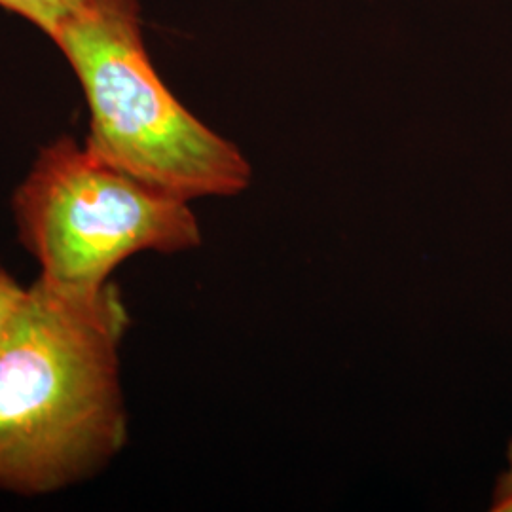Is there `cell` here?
Wrapping results in <instances>:
<instances>
[{
	"instance_id": "cell-3",
	"label": "cell",
	"mask_w": 512,
	"mask_h": 512,
	"mask_svg": "<svg viewBox=\"0 0 512 512\" xmlns=\"http://www.w3.org/2000/svg\"><path fill=\"white\" fill-rule=\"evenodd\" d=\"M12 209L38 279L65 291L103 289L129 256L202 245L190 202L137 181L67 135L40 150Z\"/></svg>"
},
{
	"instance_id": "cell-1",
	"label": "cell",
	"mask_w": 512,
	"mask_h": 512,
	"mask_svg": "<svg viewBox=\"0 0 512 512\" xmlns=\"http://www.w3.org/2000/svg\"><path fill=\"white\" fill-rule=\"evenodd\" d=\"M114 283L65 291L37 279L0 334V490L52 494L97 475L128 440Z\"/></svg>"
},
{
	"instance_id": "cell-2",
	"label": "cell",
	"mask_w": 512,
	"mask_h": 512,
	"mask_svg": "<svg viewBox=\"0 0 512 512\" xmlns=\"http://www.w3.org/2000/svg\"><path fill=\"white\" fill-rule=\"evenodd\" d=\"M52 40L84 90L86 145L103 160L186 202L247 190L253 169L241 150L179 103L156 73L139 0H78Z\"/></svg>"
},
{
	"instance_id": "cell-5",
	"label": "cell",
	"mask_w": 512,
	"mask_h": 512,
	"mask_svg": "<svg viewBox=\"0 0 512 512\" xmlns=\"http://www.w3.org/2000/svg\"><path fill=\"white\" fill-rule=\"evenodd\" d=\"M25 294L27 289H23L12 275L0 268V334L16 315Z\"/></svg>"
},
{
	"instance_id": "cell-4",
	"label": "cell",
	"mask_w": 512,
	"mask_h": 512,
	"mask_svg": "<svg viewBox=\"0 0 512 512\" xmlns=\"http://www.w3.org/2000/svg\"><path fill=\"white\" fill-rule=\"evenodd\" d=\"M78 0H0V8L31 21L52 38L59 23L73 12Z\"/></svg>"
},
{
	"instance_id": "cell-6",
	"label": "cell",
	"mask_w": 512,
	"mask_h": 512,
	"mask_svg": "<svg viewBox=\"0 0 512 512\" xmlns=\"http://www.w3.org/2000/svg\"><path fill=\"white\" fill-rule=\"evenodd\" d=\"M507 465L497 476L492 499H490V511L512 512V439L507 446Z\"/></svg>"
}]
</instances>
